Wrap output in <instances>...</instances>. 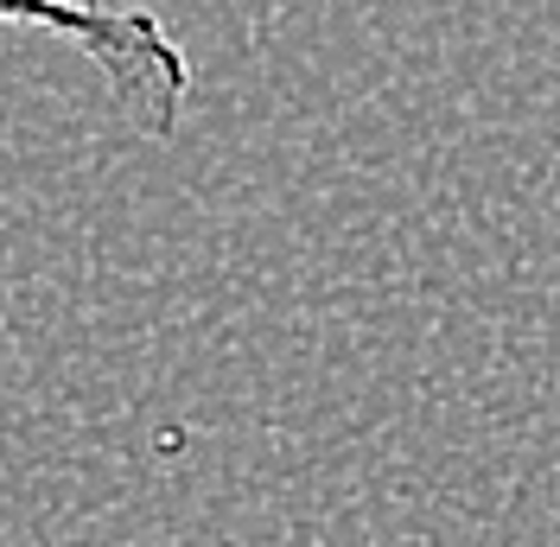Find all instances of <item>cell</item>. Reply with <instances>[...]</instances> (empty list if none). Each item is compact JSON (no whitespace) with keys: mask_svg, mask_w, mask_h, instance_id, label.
<instances>
[{"mask_svg":"<svg viewBox=\"0 0 560 547\" xmlns=\"http://www.w3.org/2000/svg\"><path fill=\"white\" fill-rule=\"evenodd\" d=\"M0 26H33L77 45L90 65L103 70L115 108L128 128L147 140L178 135V115L191 103V58L153 20L147 7H103V0H0Z\"/></svg>","mask_w":560,"mask_h":547,"instance_id":"cell-1","label":"cell"}]
</instances>
